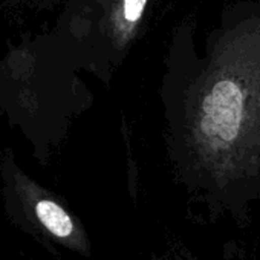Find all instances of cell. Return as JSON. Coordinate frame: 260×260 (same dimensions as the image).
I'll list each match as a JSON object with an SVG mask.
<instances>
[{"mask_svg": "<svg viewBox=\"0 0 260 260\" xmlns=\"http://www.w3.org/2000/svg\"><path fill=\"white\" fill-rule=\"evenodd\" d=\"M150 0H107L104 32L116 51H125L143 25Z\"/></svg>", "mask_w": 260, "mask_h": 260, "instance_id": "3957f363", "label": "cell"}, {"mask_svg": "<svg viewBox=\"0 0 260 260\" xmlns=\"http://www.w3.org/2000/svg\"><path fill=\"white\" fill-rule=\"evenodd\" d=\"M2 194L10 220L49 249L90 257L92 242L81 220L52 191L25 173L11 153L0 166Z\"/></svg>", "mask_w": 260, "mask_h": 260, "instance_id": "7a4b0ae2", "label": "cell"}, {"mask_svg": "<svg viewBox=\"0 0 260 260\" xmlns=\"http://www.w3.org/2000/svg\"><path fill=\"white\" fill-rule=\"evenodd\" d=\"M187 172L214 213L243 223L260 198V16L213 46L184 104Z\"/></svg>", "mask_w": 260, "mask_h": 260, "instance_id": "6da1fadb", "label": "cell"}]
</instances>
